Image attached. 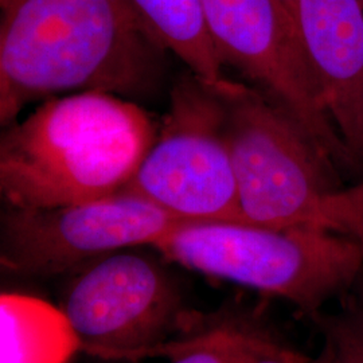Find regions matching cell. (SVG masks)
Returning a JSON list of instances; mask_svg holds the SVG:
<instances>
[{
  "label": "cell",
  "mask_w": 363,
  "mask_h": 363,
  "mask_svg": "<svg viewBox=\"0 0 363 363\" xmlns=\"http://www.w3.org/2000/svg\"><path fill=\"white\" fill-rule=\"evenodd\" d=\"M323 335V347L315 363H363V308L352 298L337 313L313 319Z\"/></svg>",
  "instance_id": "4fadbf2b"
},
{
  "label": "cell",
  "mask_w": 363,
  "mask_h": 363,
  "mask_svg": "<svg viewBox=\"0 0 363 363\" xmlns=\"http://www.w3.org/2000/svg\"><path fill=\"white\" fill-rule=\"evenodd\" d=\"M280 1L286 6V10L292 13V16L295 19V4H296V0H280Z\"/></svg>",
  "instance_id": "e0dca14e"
},
{
  "label": "cell",
  "mask_w": 363,
  "mask_h": 363,
  "mask_svg": "<svg viewBox=\"0 0 363 363\" xmlns=\"http://www.w3.org/2000/svg\"><path fill=\"white\" fill-rule=\"evenodd\" d=\"M157 132L143 108L120 96L78 91L48 99L1 133L6 208H58L118 194Z\"/></svg>",
  "instance_id": "7a4b0ae2"
},
{
  "label": "cell",
  "mask_w": 363,
  "mask_h": 363,
  "mask_svg": "<svg viewBox=\"0 0 363 363\" xmlns=\"http://www.w3.org/2000/svg\"><path fill=\"white\" fill-rule=\"evenodd\" d=\"M247 223L322 228L331 162L283 106L264 91L220 78L213 84Z\"/></svg>",
  "instance_id": "277c9868"
},
{
  "label": "cell",
  "mask_w": 363,
  "mask_h": 363,
  "mask_svg": "<svg viewBox=\"0 0 363 363\" xmlns=\"http://www.w3.org/2000/svg\"><path fill=\"white\" fill-rule=\"evenodd\" d=\"M241 363H315V359L301 355L272 335L249 325Z\"/></svg>",
  "instance_id": "9a60e30c"
},
{
  "label": "cell",
  "mask_w": 363,
  "mask_h": 363,
  "mask_svg": "<svg viewBox=\"0 0 363 363\" xmlns=\"http://www.w3.org/2000/svg\"><path fill=\"white\" fill-rule=\"evenodd\" d=\"M213 84L189 73L174 85L155 142L121 193L182 222H247Z\"/></svg>",
  "instance_id": "5b68a950"
},
{
  "label": "cell",
  "mask_w": 363,
  "mask_h": 363,
  "mask_svg": "<svg viewBox=\"0 0 363 363\" xmlns=\"http://www.w3.org/2000/svg\"><path fill=\"white\" fill-rule=\"evenodd\" d=\"M152 247L187 269L286 300L312 319L363 271L355 241L313 226L184 222Z\"/></svg>",
  "instance_id": "3957f363"
},
{
  "label": "cell",
  "mask_w": 363,
  "mask_h": 363,
  "mask_svg": "<svg viewBox=\"0 0 363 363\" xmlns=\"http://www.w3.org/2000/svg\"><path fill=\"white\" fill-rule=\"evenodd\" d=\"M79 350L61 308L21 294L0 296V363H69Z\"/></svg>",
  "instance_id": "30bf717a"
},
{
  "label": "cell",
  "mask_w": 363,
  "mask_h": 363,
  "mask_svg": "<svg viewBox=\"0 0 363 363\" xmlns=\"http://www.w3.org/2000/svg\"><path fill=\"white\" fill-rule=\"evenodd\" d=\"M295 22L325 111L363 167L362 0H296Z\"/></svg>",
  "instance_id": "9c48e42d"
},
{
  "label": "cell",
  "mask_w": 363,
  "mask_h": 363,
  "mask_svg": "<svg viewBox=\"0 0 363 363\" xmlns=\"http://www.w3.org/2000/svg\"><path fill=\"white\" fill-rule=\"evenodd\" d=\"M148 34L178 57L189 72L218 82L222 61L210 37L202 0H128Z\"/></svg>",
  "instance_id": "8fae6325"
},
{
  "label": "cell",
  "mask_w": 363,
  "mask_h": 363,
  "mask_svg": "<svg viewBox=\"0 0 363 363\" xmlns=\"http://www.w3.org/2000/svg\"><path fill=\"white\" fill-rule=\"evenodd\" d=\"M202 6L222 64L283 106L331 163L350 164L286 6L280 0H202Z\"/></svg>",
  "instance_id": "ba28073f"
},
{
  "label": "cell",
  "mask_w": 363,
  "mask_h": 363,
  "mask_svg": "<svg viewBox=\"0 0 363 363\" xmlns=\"http://www.w3.org/2000/svg\"><path fill=\"white\" fill-rule=\"evenodd\" d=\"M247 325L232 319L201 320L196 333L166 343L156 354L169 355L172 363H241Z\"/></svg>",
  "instance_id": "7c38bea8"
},
{
  "label": "cell",
  "mask_w": 363,
  "mask_h": 363,
  "mask_svg": "<svg viewBox=\"0 0 363 363\" xmlns=\"http://www.w3.org/2000/svg\"><path fill=\"white\" fill-rule=\"evenodd\" d=\"M62 298L81 350L108 359L155 355L174 333L201 319L184 310L178 286L154 257L118 250L70 274Z\"/></svg>",
  "instance_id": "8992f818"
},
{
  "label": "cell",
  "mask_w": 363,
  "mask_h": 363,
  "mask_svg": "<svg viewBox=\"0 0 363 363\" xmlns=\"http://www.w3.org/2000/svg\"><path fill=\"white\" fill-rule=\"evenodd\" d=\"M351 289H352V296L351 298L361 308H363V271L358 276L357 281L354 283Z\"/></svg>",
  "instance_id": "2e32d148"
},
{
  "label": "cell",
  "mask_w": 363,
  "mask_h": 363,
  "mask_svg": "<svg viewBox=\"0 0 363 363\" xmlns=\"http://www.w3.org/2000/svg\"><path fill=\"white\" fill-rule=\"evenodd\" d=\"M179 223L184 222L125 193L58 208H6L0 264L25 279L72 274L118 250L152 247Z\"/></svg>",
  "instance_id": "52a82bcc"
},
{
  "label": "cell",
  "mask_w": 363,
  "mask_h": 363,
  "mask_svg": "<svg viewBox=\"0 0 363 363\" xmlns=\"http://www.w3.org/2000/svg\"><path fill=\"white\" fill-rule=\"evenodd\" d=\"M362 3H363V0H362Z\"/></svg>",
  "instance_id": "ac0fdd59"
},
{
  "label": "cell",
  "mask_w": 363,
  "mask_h": 363,
  "mask_svg": "<svg viewBox=\"0 0 363 363\" xmlns=\"http://www.w3.org/2000/svg\"><path fill=\"white\" fill-rule=\"evenodd\" d=\"M322 226L349 237L363 250V182L327 195L322 208Z\"/></svg>",
  "instance_id": "5bb4252c"
},
{
  "label": "cell",
  "mask_w": 363,
  "mask_h": 363,
  "mask_svg": "<svg viewBox=\"0 0 363 363\" xmlns=\"http://www.w3.org/2000/svg\"><path fill=\"white\" fill-rule=\"evenodd\" d=\"M0 123L78 91L140 96L166 52L128 0H0Z\"/></svg>",
  "instance_id": "6da1fadb"
}]
</instances>
